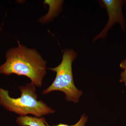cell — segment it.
<instances>
[{"instance_id":"6da1fadb","label":"cell","mask_w":126,"mask_h":126,"mask_svg":"<svg viewBox=\"0 0 126 126\" xmlns=\"http://www.w3.org/2000/svg\"><path fill=\"white\" fill-rule=\"evenodd\" d=\"M6 61L0 65V74L24 76L34 86L40 87L46 73V62L36 50L29 48L19 43L18 47L9 49Z\"/></svg>"},{"instance_id":"ba28073f","label":"cell","mask_w":126,"mask_h":126,"mask_svg":"<svg viewBox=\"0 0 126 126\" xmlns=\"http://www.w3.org/2000/svg\"><path fill=\"white\" fill-rule=\"evenodd\" d=\"M120 67L123 69H125L126 68V59L124 60L121 63Z\"/></svg>"},{"instance_id":"277c9868","label":"cell","mask_w":126,"mask_h":126,"mask_svg":"<svg viewBox=\"0 0 126 126\" xmlns=\"http://www.w3.org/2000/svg\"><path fill=\"white\" fill-rule=\"evenodd\" d=\"M101 2L107 9L109 19L104 29L94 38V41L99 39L105 38L109 30L116 23L120 24L123 30L125 31L126 21L122 10L124 2L119 0H102Z\"/></svg>"},{"instance_id":"5b68a950","label":"cell","mask_w":126,"mask_h":126,"mask_svg":"<svg viewBox=\"0 0 126 126\" xmlns=\"http://www.w3.org/2000/svg\"><path fill=\"white\" fill-rule=\"evenodd\" d=\"M16 122L20 126H47L45 118L43 117L20 116L16 118Z\"/></svg>"},{"instance_id":"7a4b0ae2","label":"cell","mask_w":126,"mask_h":126,"mask_svg":"<svg viewBox=\"0 0 126 126\" xmlns=\"http://www.w3.org/2000/svg\"><path fill=\"white\" fill-rule=\"evenodd\" d=\"M19 88L20 96L14 98L10 96L8 90L0 87V105L20 116L31 114L41 118L55 112L42 100H38L35 86L31 83L20 86Z\"/></svg>"},{"instance_id":"30bf717a","label":"cell","mask_w":126,"mask_h":126,"mask_svg":"<svg viewBox=\"0 0 126 126\" xmlns=\"http://www.w3.org/2000/svg\"><path fill=\"white\" fill-rule=\"evenodd\" d=\"M125 2H126V1H125Z\"/></svg>"},{"instance_id":"9c48e42d","label":"cell","mask_w":126,"mask_h":126,"mask_svg":"<svg viewBox=\"0 0 126 126\" xmlns=\"http://www.w3.org/2000/svg\"><path fill=\"white\" fill-rule=\"evenodd\" d=\"M1 30V29H0V32Z\"/></svg>"},{"instance_id":"3957f363","label":"cell","mask_w":126,"mask_h":126,"mask_svg":"<svg viewBox=\"0 0 126 126\" xmlns=\"http://www.w3.org/2000/svg\"><path fill=\"white\" fill-rule=\"evenodd\" d=\"M77 56V53L73 50H64L61 63L55 67L49 68L56 73V77L52 84L42 91V94L60 91L65 94V99L67 101L78 102L82 93L75 85L72 69V63Z\"/></svg>"},{"instance_id":"52a82bcc","label":"cell","mask_w":126,"mask_h":126,"mask_svg":"<svg viewBox=\"0 0 126 126\" xmlns=\"http://www.w3.org/2000/svg\"><path fill=\"white\" fill-rule=\"evenodd\" d=\"M120 81L123 82L126 86V68L121 73Z\"/></svg>"},{"instance_id":"8992f818","label":"cell","mask_w":126,"mask_h":126,"mask_svg":"<svg viewBox=\"0 0 126 126\" xmlns=\"http://www.w3.org/2000/svg\"><path fill=\"white\" fill-rule=\"evenodd\" d=\"M88 117H86L85 114H83L81 116V118L78 122L74 125L69 126L67 124H63V123H60L59 124L56 125V126H50L48 124H47V126H85L87 121Z\"/></svg>"}]
</instances>
